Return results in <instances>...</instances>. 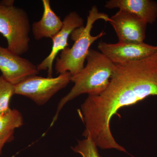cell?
Here are the masks:
<instances>
[{"label": "cell", "mask_w": 157, "mask_h": 157, "mask_svg": "<svg viewBox=\"0 0 157 157\" xmlns=\"http://www.w3.org/2000/svg\"><path fill=\"white\" fill-rule=\"evenodd\" d=\"M107 9H119L136 15L147 24H153L157 18V2L152 0H110Z\"/></svg>", "instance_id": "30bf717a"}, {"label": "cell", "mask_w": 157, "mask_h": 157, "mask_svg": "<svg viewBox=\"0 0 157 157\" xmlns=\"http://www.w3.org/2000/svg\"><path fill=\"white\" fill-rule=\"evenodd\" d=\"M0 71L2 76L15 86L39 73L37 66L8 48L0 46Z\"/></svg>", "instance_id": "8992f818"}, {"label": "cell", "mask_w": 157, "mask_h": 157, "mask_svg": "<svg viewBox=\"0 0 157 157\" xmlns=\"http://www.w3.org/2000/svg\"><path fill=\"white\" fill-rule=\"evenodd\" d=\"M63 25L60 30L51 38L52 45L50 53L37 66L40 71L47 70L48 77H52V66L57 56L69 46L68 38L76 29L83 26L84 20L76 11H71L66 15L63 21Z\"/></svg>", "instance_id": "9c48e42d"}, {"label": "cell", "mask_w": 157, "mask_h": 157, "mask_svg": "<svg viewBox=\"0 0 157 157\" xmlns=\"http://www.w3.org/2000/svg\"><path fill=\"white\" fill-rule=\"evenodd\" d=\"M115 65L106 89L88 96L77 111L85 127V138L90 137L102 149L127 153L113 136L110 121L121 108L157 96V52L140 60Z\"/></svg>", "instance_id": "6da1fadb"}, {"label": "cell", "mask_w": 157, "mask_h": 157, "mask_svg": "<svg viewBox=\"0 0 157 157\" xmlns=\"http://www.w3.org/2000/svg\"><path fill=\"white\" fill-rule=\"evenodd\" d=\"M43 14L41 19L34 22L32 30L34 38L36 40L43 38L51 39L60 30L63 21L53 11L49 0H42Z\"/></svg>", "instance_id": "8fae6325"}, {"label": "cell", "mask_w": 157, "mask_h": 157, "mask_svg": "<svg viewBox=\"0 0 157 157\" xmlns=\"http://www.w3.org/2000/svg\"><path fill=\"white\" fill-rule=\"evenodd\" d=\"M14 1L13 0H4L0 2V4L6 6H14Z\"/></svg>", "instance_id": "9a60e30c"}, {"label": "cell", "mask_w": 157, "mask_h": 157, "mask_svg": "<svg viewBox=\"0 0 157 157\" xmlns=\"http://www.w3.org/2000/svg\"><path fill=\"white\" fill-rule=\"evenodd\" d=\"M99 20L111 21L107 14L100 12L97 6H93L89 11L86 25L76 29L71 34V39L74 42L72 47L65 48L56 58L55 70L57 74L69 72L73 76L84 68L91 45L106 34L104 32L96 36L91 34L94 24Z\"/></svg>", "instance_id": "3957f363"}, {"label": "cell", "mask_w": 157, "mask_h": 157, "mask_svg": "<svg viewBox=\"0 0 157 157\" xmlns=\"http://www.w3.org/2000/svg\"><path fill=\"white\" fill-rule=\"evenodd\" d=\"M14 94V86L0 76V112L10 108V101Z\"/></svg>", "instance_id": "5bb4252c"}, {"label": "cell", "mask_w": 157, "mask_h": 157, "mask_svg": "<svg viewBox=\"0 0 157 157\" xmlns=\"http://www.w3.org/2000/svg\"><path fill=\"white\" fill-rule=\"evenodd\" d=\"M100 52L115 64L140 60L151 56L157 52V46L146 43L129 44L118 42L115 44L99 42Z\"/></svg>", "instance_id": "52a82bcc"}, {"label": "cell", "mask_w": 157, "mask_h": 157, "mask_svg": "<svg viewBox=\"0 0 157 157\" xmlns=\"http://www.w3.org/2000/svg\"><path fill=\"white\" fill-rule=\"evenodd\" d=\"M110 18L109 23L116 33L119 42L129 44L144 42L147 23L143 20L121 10Z\"/></svg>", "instance_id": "ba28073f"}, {"label": "cell", "mask_w": 157, "mask_h": 157, "mask_svg": "<svg viewBox=\"0 0 157 157\" xmlns=\"http://www.w3.org/2000/svg\"><path fill=\"white\" fill-rule=\"evenodd\" d=\"M23 124L22 114L17 109L9 108L0 112V143L6 144L12 141L15 130Z\"/></svg>", "instance_id": "7c38bea8"}, {"label": "cell", "mask_w": 157, "mask_h": 157, "mask_svg": "<svg viewBox=\"0 0 157 157\" xmlns=\"http://www.w3.org/2000/svg\"><path fill=\"white\" fill-rule=\"evenodd\" d=\"M71 77L69 72L59 74L56 77L32 76L14 86V94L29 98L42 106L66 87L71 82Z\"/></svg>", "instance_id": "5b68a950"}, {"label": "cell", "mask_w": 157, "mask_h": 157, "mask_svg": "<svg viewBox=\"0 0 157 157\" xmlns=\"http://www.w3.org/2000/svg\"><path fill=\"white\" fill-rule=\"evenodd\" d=\"M98 147L91 138L88 136L83 140H78L77 144L71 149L74 152L81 155L82 157H101Z\"/></svg>", "instance_id": "4fadbf2b"}, {"label": "cell", "mask_w": 157, "mask_h": 157, "mask_svg": "<svg viewBox=\"0 0 157 157\" xmlns=\"http://www.w3.org/2000/svg\"><path fill=\"white\" fill-rule=\"evenodd\" d=\"M86 64L74 76L71 82L74 86L59 102L56 112L49 128L53 126L65 105L82 94L95 95L104 91L109 84L115 68V64L100 52L90 49L86 59Z\"/></svg>", "instance_id": "7a4b0ae2"}, {"label": "cell", "mask_w": 157, "mask_h": 157, "mask_svg": "<svg viewBox=\"0 0 157 157\" xmlns=\"http://www.w3.org/2000/svg\"><path fill=\"white\" fill-rule=\"evenodd\" d=\"M5 145V144H3L0 143V157H1V155H2L3 148Z\"/></svg>", "instance_id": "2e32d148"}, {"label": "cell", "mask_w": 157, "mask_h": 157, "mask_svg": "<svg viewBox=\"0 0 157 157\" xmlns=\"http://www.w3.org/2000/svg\"><path fill=\"white\" fill-rule=\"evenodd\" d=\"M30 30L25 10L0 4V33L7 40L9 50L20 56L26 53L29 48Z\"/></svg>", "instance_id": "277c9868"}]
</instances>
